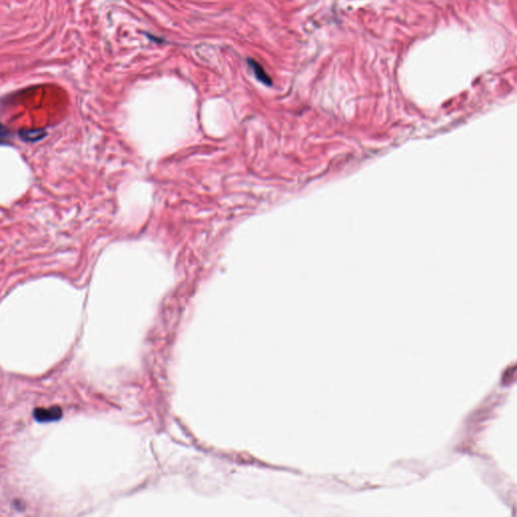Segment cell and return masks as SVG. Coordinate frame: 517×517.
I'll list each match as a JSON object with an SVG mask.
<instances>
[{
    "label": "cell",
    "mask_w": 517,
    "mask_h": 517,
    "mask_svg": "<svg viewBox=\"0 0 517 517\" xmlns=\"http://www.w3.org/2000/svg\"><path fill=\"white\" fill-rule=\"evenodd\" d=\"M34 418L41 424L45 422L58 421L63 417V411L59 406H52L50 408H36L34 410Z\"/></svg>",
    "instance_id": "1"
},
{
    "label": "cell",
    "mask_w": 517,
    "mask_h": 517,
    "mask_svg": "<svg viewBox=\"0 0 517 517\" xmlns=\"http://www.w3.org/2000/svg\"><path fill=\"white\" fill-rule=\"evenodd\" d=\"M249 63H250V66L253 68L255 76L257 77L258 80H260L261 82H263V83H265L267 85H270L272 83L271 78L268 76V74L266 73L264 68L260 64L257 63L254 60H249Z\"/></svg>",
    "instance_id": "2"
},
{
    "label": "cell",
    "mask_w": 517,
    "mask_h": 517,
    "mask_svg": "<svg viewBox=\"0 0 517 517\" xmlns=\"http://www.w3.org/2000/svg\"><path fill=\"white\" fill-rule=\"evenodd\" d=\"M44 134H45V132L43 131L42 129H30V130L25 129V130L19 131V135H20L21 139L28 140V142H35V140L42 138Z\"/></svg>",
    "instance_id": "3"
},
{
    "label": "cell",
    "mask_w": 517,
    "mask_h": 517,
    "mask_svg": "<svg viewBox=\"0 0 517 517\" xmlns=\"http://www.w3.org/2000/svg\"><path fill=\"white\" fill-rule=\"evenodd\" d=\"M6 132H7V131H6V129H4V128H3L2 126H1V125H0V137H1V136H5V135H7V133H6Z\"/></svg>",
    "instance_id": "4"
}]
</instances>
